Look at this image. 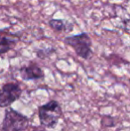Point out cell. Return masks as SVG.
Returning <instances> with one entry per match:
<instances>
[{"label": "cell", "instance_id": "8992f818", "mask_svg": "<svg viewBox=\"0 0 130 131\" xmlns=\"http://www.w3.org/2000/svg\"><path fill=\"white\" fill-rule=\"evenodd\" d=\"M49 26L53 29L56 31H63V32H70L73 29V25L69 21H65L63 20H58V19H52L48 23Z\"/></svg>", "mask_w": 130, "mask_h": 131}, {"label": "cell", "instance_id": "7a4b0ae2", "mask_svg": "<svg viewBox=\"0 0 130 131\" xmlns=\"http://www.w3.org/2000/svg\"><path fill=\"white\" fill-rule=\"evenodd\" d=\"M30 119L22 113L9 108L5 110L2 122V131H28Z\"/></svg>", "mask_w": 130, "mask_h": 131}, {"label": "cell", "instance_id": "6da1fadb", "mask_svg": "<svg viewBox=\"0 0 130 131\" xmlns=\"http://www.w3.org/2000/svg\"><path fill=\"white\" fill-rule=\"evenodd\" d=\"M63 114L61 104L56 100H51L38 107V118L41 126L46 128H54L59 122Z\"/></svg>", "mask_w": 130, "mask_h": 131}, {"label": "cell", "instance_id": "ba28073f", "mask_svg": "<svg viewBox=\"0 0 130 131\" xmlns=\"http://www.w3.org/2000/svg\"><path fill=\"white\" fill-rule=\"evenodd\" d=\"M102 124L103 127H111V128H112V127L115 126V119H114V118L104 115V116H102Z\"/></svg>", "mask_w": 130, "mask_h": 131}, {"label": "cell", "instance_id": "9c48e42d", "mask_svg": "<svg viewBox=\"0 0 130 131\" xmlns=\"http://www.w3.org/2000/svg\"><path fill=\"white\" fill-rule=\"evenodd\" d=\"M2 32V30H0V33H1Z\"/></svg>", "mask_w": 130, "mask_h": 131}, {"label": "cell", "instance_id": "3957f363", "mask_svg": "<svg viewBox=\"0 0 130 131\" xmlns=\"http://www.w3.org/2000/svg\"><path fill=\"white\" fill-rule=\"evenodd\" d=\"M63 42L66 45L72 47L77 55L83 58L84 60H87L92 56V40L87 33L84 32L71 37H67L64 38Z\"/></svg>", "mask_w": 130, "mask_h": 131}, {"label": "cell", "instance_id": "5b68a950", "mask_svg": "<svg viewBox=\"0 0 130 131\" xmlns=\"http://www.w3.org/2000/svg\"><path fill=\"white\" fill-rule=\"evenodd\" d=\"M20 75L21 78L25 81L36 80V79H43L45 77L43 70L34 62H31L29 65L22 66L20 69Z\"/></svg>", "mask_w": 130, "mask_h": 131}, {"label": "cell", "instance_id": "277c9868", "mask_svg": "<svg viewBox=\"0 0 130 131\" xmlns=\"http://www.w3.org/2000/svg\"><path fill=\"white\" fill-rule=\"evenodd\" d=\"M22 89L18 83H5L0 89V107L7 108L20 99Z\"/></svg>", "mask_w": 130, "mask_h": 131}, {"label": "cell", "instance_id": "52a82bcc", "mask_svg": "<svg viewBox=\"0 0 130 131\" xmlns=\"http://www.w3.org/2000/svg\"><path fill=\"white\" fill-rule=\"evenodd\" d=\"M4 31L0 33V54L7 53L15 46L16 40L6 36H2Z\"/></svg>", "mask_w": 130, "mask_h": 131}]
</instances>
